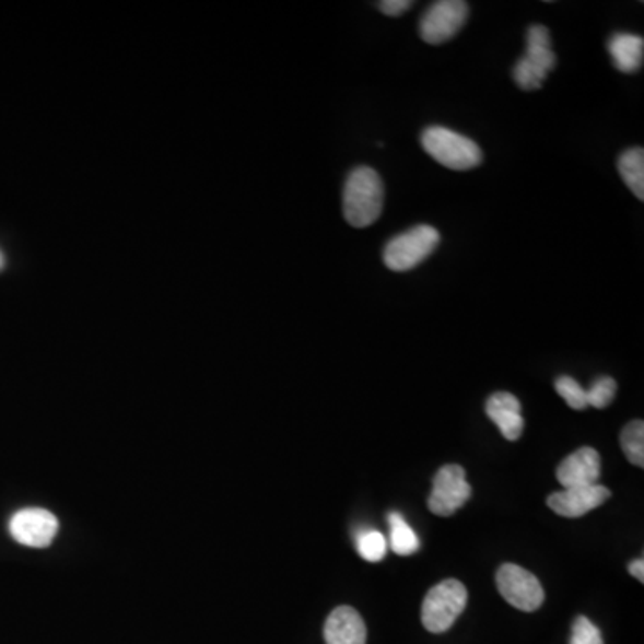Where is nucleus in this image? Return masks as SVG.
Masks as SVG:
<instances>
[{"label":"nucleus","instance_id":"obj_1","mask_svg":"<svg viewBox=\"0 0 644 644\" xmlns=\"http://www.w3.org/2000/svg\"><path fill=\"white\" fill-rule=\"evenodd\" d=\"M384 182L371 167L351 171L344 187V216L353 227H367L378 221L384 210Z\"/></svg>","mask_w":644,"mask_h":644},{"label":"nucleus","instance_id":"obj_17","mask_svg":"<svg viewBox=\"0 0 644 644\" xmlns=\"http://www.w3.org/2000/svg\"><path fill=\"white\" fill-rule=\"evenodd\" d=\"M621 449L630 462L643 468L644 466V423L641 419L627 424L620 437Z\"/></svg>","mask_w":644,"mask_h":644},{"label":"nucleus","instance_id":"obj_10","mask_svg":"<svg viewBox=\"0 0 644 644\" xmlns=\"http://www.w3.org/2000/svg\"><path fill=\"white\" fill-rule=\"evenodd\" d=\"M610 497V491L600 483L587 488H567L548 496V507L562 517H582L600 507Z\"/></svg>","mask_w":644,"mask_h":644},{"label":"nucleus","instance_id":"obj_18","mask_svg":"<svg viewBox=\"0 0 644 644\" xmlns=\"http://www.w3.org/2000/svg\"><path fill=\"white\" fill-rule=\"evenodd\" d=\"M356 547H359L360 557L367 562H379L387 553V541L376 530H364L359 534Z\"/></svg>","mask_w":644,"mask_h":644},{"label":"nucleus","instance_id":"obj_15","mask_svg":"<svg viewBox=\"0 0 644 644\" xmlns=\"http://www.w3.org/2000/svg\"><path fill=\"white\" fill-rule=\"evenodd\" d=\"M620 171L627 187L632 190L640 201L644 199V153L641 148H632L621 154L618 160Z\"/></svg>","mask_w":644,"mask_h":644},{"label":"nucleus","instance_id":"obj_21","mask_svg":"<svg viewBox=\"0 0 644 644\" xmlns=\"http://www.w3.org/2000/svg\"><path fill=\"white\" fill-rule=\"evenodd\" d=\"M570 644H604V635L589 618L578 616L573 621Z\"/></svg>","mask_w":644,"mask_h":644},{"label":"nucleus","instance_id":"obj_11","mask_svg":"<svg viewBox=\"0 0 644 644\" xmlns=\"http://www.w3.org/2000/svg\"><path fill=\"white\" fill-rule=\"evenodd\" d=\"M601 460L598 452L593 448L576 449L564 458L557 468V480L562 488H587L596 485L600 478Z\"/></svg>","mask_w":644,"mask_h":644},{"label":"nucleus","instance_id":"obj_19","mask_svg":"<svg viewBox=\"0 0 644 644\" xmlns=\"http://www.w3.org/2000/svg\"><path fill=\"white\" fill-rule=\"evenodd\" d=\"M616 393H618V384L609 376H600L596 378L590 385V389L586 390L587 407H595V409H606L612 403Z\"/></svg>","mask_w":644,"mask_h":644},{"label":"nucleus","instance_id":"obj_4","mask_svg":"<svg viewBox=\"0 0 644 644\" xmlns=\"http://www.w3.org/2000/svg\"><path fill=\"white\" fill-rule=\"evenodd\" d=\"M555 63L550 31L545 25H531L527 33V55L517 61L512 75L519 89L534 92L541 89Z\"/></svg>","mask_w":644,"mask_h":644},{"label":"nucleus","instance_id":"obj_6","mask_svg":"<svg viewBox=\"0 0 644 644\" xmlns=\"http://www.w3.org/2000/svg\"><path fill=\"white\" fill-rule=\"evenodd\" d=\"M469 16V4L464 0H441L430 5L419 24L421 38L430 45L446 44L460 33Z\"/></svg>","mask_w":644,"mask_h":644},{"label":"nucleus","instance_id":"obj_24","mask_svg":"<svg viewBox=\"0 0 644 644\" xmlns=\"http://www.w3.org/2000/svg\"><path fill=\"white\" fill-rule=\"evenodd\" d=\"M2 267H4V256L0 253V271H2Z\"/></svg>","mask_w":644,"mask_h":644},{"label":"nucleus","instance_id":"obj_13","mask_svg":"<svg viewBox=\"0 0 644 644\" xmlns=\"http://www.w3.org/2000/svg\"><path fill=\"white\" fill-rule=\"evenodd\" d=\"M485 412L507 441H517L522 437L525 419L522 415V403L514 394H492L485 403Z\"/></svg>","mask_w":644,"mask_h":644},{"label":"nucleus","instance_id":"obj_14","mask_svg":"<svg viewBox=\"0 0 644 644\" xmlns=\"http://www.w3.org/2000/svg\"><path fill=\"white\" fill-rule=\"evenodd\" d=\"M609 55L616 69L625 74L640 72L644 59V39L629 33H616L610 36Z\"/></svg>","mask_w":644,"mask_h":644},{"label":"nucleus","instance_id":"obj_7","mask_svg":"<svg viewBox=\"0 0 644 644\" xmlns=\"http://www.w3.org/2000/svg\"><path fill=\"white\" fill-rule=\"evenodd\" d=\"M496 586L500 595L512 607L523 612H534L545 601V589L537 576L517 564H503L496 573Z\"/></svg>","mask_w":644,"mask_h":644},{"label":"nucleus","instance_id":"obj_8","mask_svg":"<svg viewBox=\"0 0 644 644\" xmlns=\"http://www.w3.org/2000/svg\"><path fill=\"white\" fill-rule=\"evenodd\" d=\"M471 496V488L466 480V471L457 464H448L438 469L433 478L429 508L435 516H453Z\"/></svg>","mask_w":644,"mask_h":644},{"label":"nucleus","instance_id":"obj_22","mask_svg":"<svg viewBox=\"0 0 644 644\" xmlns=\"http://www.w3.org/2000/svg\"><path fill=\"white\" fill-rule=\"evenodd\" d=\"M412 0H384L379 2V11L387 16H399L412 8Z\"/></svg>","mask_w":644,"mask_h":644},{"label":"nucleus","instance_id":"obj_2","mask_svg":"<svg viewBox=\"0 0 644 644\" xmlns=\"http://www.w3.org/2000/svg\"><path fill=\"white\" fill-rule=\"evenodd\" d=\"M421 145L435 162L452 171H471L483 160L482 149L477 142L443 126L424 129Z\"/></svg>","mask_w":644,"mask_h":644},{"label":"nucleus","instance_id":"obj_9","mask_svg":"<svg viewBox=\"0 0 644 644\" xmlns=\"http://www.w3.org/2000/svg\"><path fill=\"white\" fill-rule=\"evenodd\" d=\"M58 528V517L45 508H22L10 522L11 537L30 548L50 547Z\"/></svg>","mask_w":644,"mask_h":644},{"label":"nucleus","instance_id":"obj_16","mask_svg":"<svg viewBox=\"0 0 644 644\" xmlns=\"http://www.w3.org/2000/svg\"><path fill=\"white\" fill-rule=\"evenodd\" d=\"M389 525L390 547H393L394 553L407 557L419 550L421 542H419L418 534L412 530L409 523L405 522V517L399 512L389 514Z\"/></svg>","mask_w":644,"mask_h":644},{"label":"nucleus","instance_id":"obj_12","mask_svg":"<svg viewBox=\"0 0 644 644\" xmlns=\"http://www.w3.org/2000/svg\"><path fill=\"white\" fill-rule=\"evenodd\" d=\"M326 644H365L367 629L359 610L342 606L331 610L325 623Z\"/></svg>","mask_w":644,"mask_h":644},{"label":"nucleus","instance_id":"obj_5","mask_svg":"<svg viewBox=\"0 0 644 644\" xmlns=\"http://www.w3.org/2000/svg\"><path fill=\"white\" fill-rule=\"evenodd\" d=\"M438 242H441V235L435 227L429 224L412 227L409 232L394 236L393 241L385 246V266L394 272L412 271L437 249Z\"/></svg>","mask_w":644,"mask_h":644},{"label":"nucleus","instance_id":"obj_23","mask_svg":"<svg viewBox=\"0 0 644 644\" xmlns=\"http://www.w3.org/2000/svg\"><path fill=\"white\" fill-rule=\"evenodd\" d=\"M629 571H630V575L634 576V578H637V581L643 582L644 581L643 557H640V559H635V561L630 562Z\"/></svg>","mask_w":644,"mask_h":644},{"label":"nucleus","instance_id":"obj_20","mask_svg":"<svg viewBox=\"0 0 644 644\" xmlns=\"http://www.w3.org/2000/svg\"><path fill=\"white\" fill-rule=\"evenodd\" d=\"M555 390L559 393V396L570 405L571 409H587L586 389H584L575 378H571V376H561V378H557Z\"/></svg>","mask_w":644,"mask_h":644},{"label":"nucleus","instance_id":"obj_3","mask_svg":"<svg viewBox=\"0 0 644 644\" xmlns=\"http://www.w3.org/2000/svg\"><path fill=\"white\" fill-rule=\"evenodd\" d=\"M468 606V589L462 582L448 578L429 590L421 607V621L432 634L452 629Z\"/></svg>","mask_w":644,"mask_h":644}]
</instances>
